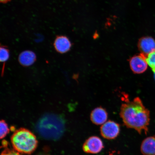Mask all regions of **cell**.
I'll list each match as a JSON object with an SVG mask.
<instances>
[{"label":"cell","mask_w":155,"mask_h":155,"mask_svg":"<svg viewBox=\"0 0 155 155\" xmlns=\"http://www.w3.org/2000/svg\"><path fill=\"white\" fill-rule=\"evenodd\" d=\"M0 128H1V138L3 139L9 133V129L8 125L6 122L4 120H2L0 122Z\"/></svg>","instance_id":"4fadbf2b"},{"label":"cell","mask_w":155,"mask_h":155,"mask_svg":"<svg viewBox=\"0 0 155 155\" xmlns=\"http://www.w3.org/2000/svg\"><path fill=\"white\" fill-rule=\"evenodd\" d=\"M138 48L141 54L146 58L155 51V40L150 37H144L139 39Z\"/></svg>","instance_id":"52a82bcc"},{"label":"cell","mask_w":155,"mask_h":155,"mask_svg":"<svg viewBox=\"0 0 155 155\" xmlns=\"http://www.w3.org/2000/svg\"><path fill=\"white\" fill-rule=\"evenodd\" d=\"M39 155H46V154H40Z\"/></svg>","instance_id":"e0dca14e"},{"label":"cell","mask_w":155,"mask_h":155,"mask_svg":"<svg viewBox=\"0 0 155 155\" xmlns=\"http://www.w3.org/2000/svg\"><path fill=\"white\" fill-rule=\"evenodd\" d=\"M130 66L133 72L140 74L146 71L148 68L146 58L141 53L135 55L129 60Z\"/></svg>","instance_id":"8992f818"},{"label":"cell","mask_w":155,"mask_h":155,"mask_svg":"<svg viewBox=\"0 0 155 155\" xmlns=\"http://www.w3.org/2000/svg\"><path fill=\"white\" fill-rule=\"evenodd\" d=\"M120 116L124 125L135 130L140 134H147L150 121V112L145 108L139 97L122 104Z\"/></svg>","instance_id":"6da1fadb"},{"label":"cell","mask_w":155,"mask_h":155,"mask_svg":"<svg viewBox=\"0 0 155 155\" xmlns=\"http://www.w3.org/2000/svg\"><path fill=\"white\" fill-rule=\"evenodd\" d=\"M120 128L119 124L111 120L106 121L100 127L102 136L108 140L115 139L119 135Z\"/></svg>","instance_id":"277c9868"},{"label":"cell","mask_w":155,"mask_h":155,"mask_svg":"<svg viewBox=\"0 0 155 155\" xmlns=\"http://www.w3.org/2000/svg\"><path fill=\"white\" fill-rule=\"evenodd\" d=\"M9 57L10 52L7 46L1 45L0 48V61L1 63H3L2 75H3L4 73L5 64L8 61Z\"/></svg>","instance_id":"7c38bea8"},{"label":"cell","mask_w":155,"mask_h":155,"mask_svg":"<svg viewBox=\"0 0 155 155\" xmlns=\"http://www.w3.org/2000/svg\"><path fill=\"white\" fill-rule=\"evenodd\" d=\"M140 150L143 155H155V136L144 139L141 143Z\"/></svg>","instance_id":"8fae6325"},{"label":"cell","mask_w":155,"mask_h":155,"mask_svg":"<svg viewBox=\"0 0 155 155\" xmlns=\"http://www.w3.org/2000/svg\"><path fill=\"white\" fill-rule=\"evenodd\" d=\"M11 1V0H0L1 2L3 3H6Z\"/></svg>","instance_id":"2e32d148"},{"label":"cell","mask_w":155,"mask_h":155,"mask_svg":"<svg viewBox=\"0 0 155 155\" xmlns=\"http://www.w3.org/2000/svg\"><path fill=\"white\" fill-rule=\"evenodd\" d=\"M108 116L106 110L101 107H100L92 110L90 115V119L95 125H103L107 120Z\"/></svg>","instance_id":"9c48e42d"},{"label":"cell","mask_w":155,"mask_h":155,"mask_svg":"<svg viewBox=\"0 0 155 155\" xmlns=\"http://www.w3.org/2000/svg\"><path fill=\"white\" fill-rule=\"evenodd\" d=\"M101 139L97 136L91 137L85 141L83 146V151L87 153L96 154L100 153L104 148Z\"/></svg>","instance_id":"5b68a950"},{"label":"cell","mask_w":155,"mask_h":155,"mask_svg":"<svg viewBox=\"0 0 155 155\" xmlns=\"http://www.w3.org/2000/svg\"><path fill=\"white\" fill-rule=\"evenodd\" d=\"M154 78H155V71H154Z\"/></svg>","instance_id":"ac0fdd59"},{"label":"cell","mask_w":155,"mask_h":155,"mask_svg":"<svg viewBox=\"0 0 155 155\" xmlns=\"http://www.w3.org/2000/svg\"><path fill=\"white\" fill-rule=\"evenodd\" d=\"M36 54L30 50H26L19 54L18 61L23 67H28L33 64L36 61Z\"/></svg>","instance_id":"30bf717a"},{"label":"cell","mask_w":155,"mask_h":155,"mask_svg":"<svg viewBox=\"0 0 155 155\" xmlns=\"http://www.w3.org/2000/svg\"><path fill=\"white\" fill-rule=\"evenodd\" d=\"M1 155H21L19 153L16 151L12 150L10 149H5L2 153Z\"/></svg>","instance_id":"9a60e30c"},{"label":"cell","mask_w":155,"mask_h":155,"mask_svg":"<svg viewBox=\"0 0 155 155\" xmlns=\"http://www.w3.org/2000/svg\"><path fill=\"white\" fill-rule=\"evenodd\" d=\"M36 130L41 136L49 140H56L62 135L64 121L61 115L48 114L40 118Z\"/></svg>","instance_id":"7a4b0ae2"},{"label":"cell","mask_w":155,"mask_h":155,"mask_svg":"<svg viewBox=\"0 0 155 155\" xmlns=\"http://www.w3.org/2000/svg\"><path fill=\"white\" fill-rule=\"evenodd\" d=\"M53 45L56 51L61 54L69 51L72 46L70 40L65 36H57L54 40Z\"/></svg>","instance_id":"ba28073f"},{"label":"cell","mask_w":155,"mask_h":155,"mask_svg":"<svg viewBox=\"0 0 155 155\" xmlns=\"http://www.w3.org/2000/svg\"><path fill=\"white\" fill-rule=\"evenodd\" d=\"M13 148L19 153L31 154L36 150L38 141L31 132L25 128L15 131L11 137Z\"/></svg>","instance_id":"3957f363"},{"label":"cell","mask_w":155,"mask_h":155,"mask_svg":"<svg viewBox=\"0 0 155 155\" xmlns=\"http://www.w3.org/2000/svg\"><path fill=\"white\" fill-rule=\"evenodd\" d=\"M147 63L153 71H155V51L151 53L146 58Z\"/></svg>","instance_id":"5bb4252c"}]
</instances>
